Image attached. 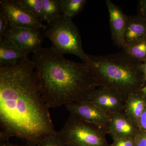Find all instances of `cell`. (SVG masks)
I'll return each instance as SVG.
<instances>
[{
	"label": "cell",
	"mask_w": 146,
	"mask_h": 146,
	"mask_svg": "<svg viewBox=\"0 0 146 146\" xmlns=\"http://www.w3.org/2000/svg\"><path fill=\"white\" fill-rule=\"evenodd\" d=\"M31 60L39 91L49 108L88 100L99 86L89 65L66 59L50 48L34 52Z\"/></svg>",
	"instance_id": "2"
},
{
	"label": "cell",
	"mask_w": 146,
	"mask_h": 146,
	"mask_svg": "<svg viewBox=\"0 0 146 146\" xmlns=\"http://www.w3.org/2000/svg\"><path fill=\"white\" fill-rule=\"evenodd\" d=\"M138 129L143 131L146 132V108L141 115L139 120Z\"/></svg>",
	"instance_id": "24"
},
{
	"label": "cell",
	"mask_w": 146,
	"mask_h": 146,
	"mask_svg": "<svg viewBox=\"0 0 146 146\" xmlns=\"http://www.w3.org/2000/svg\"><path fill=\"white\" fill-rule=\"evenodd\" d=\"M0 12L5 16L12 28L44 29L46 25L23 8L16 0H1Z\"/></svg>",
	"instance_id": "6"
},
{
	"label": "cell",
	"mask_w": 146,
	"mask_h": 146,
	"mask_svg": "<svg viewBox=\"0 0 146 146\" xmlns=\"http://www.w3.org/2000/svg\"><path fill=\"white\" fill-rule=\"evenodd\" d=\"M138 15L146 19V0L139 1L138 7Z\"/></svg>",
	"instance_id": "23"
},
{
	"label": "cell",
	"mask_w": 146,
	"mask_h": 146,
	"mask_svg": "<svg viewBox=\"0 0 146 146\" xmlns=\"http://www.w3.org/2000/svg\"><path fill=\"white\" fill-rule=\"evenodd\" d=\"M44 21L49 24L62 16L58 0H42Z\"/></svg>",
	"instance_id": "17"
},
{
	"label": "cell",
	"mask_w": 146,
	"mask_h": 146,
	"mask_svg": "<svg viewBox=\"0 0 146 146\" xmlns=\"http://www.w3.org/2000/svg\"><path fill=\"white\" fill-rule=\"evenodd\" d=\"M26 55L12 41L4 38L0 39V67L15 65Z\"/></svg>",
	"instance_id": "14"
},
{
	"label": "cell",
	"mask_w": 146,
	"mask_h": 146,
	"mask_svg": "<svg viewBox=\"0 0 146 146\" xmlns=\"http://www.w3.org/2000/svg\"><path fill=\"white\" fill-rule=\"evenodd\" d=\"M43 31L44 37L52 42L51 49L61 56L75 55L87 64L88 55L84 51L81 36L72 18L62 15L46 25Z\"/></svg>",
	"instance_id": "4"
},
{
	"label": "cell",
	"mask_w": 146,
	"mask_h": 146,
	"mask_svg": "<svg viewBox=\"0 0 146 146\" xmlns=\"http://www.w3.org/2000/svg\"><path fill=\"white\" fill-rule=\"evenodd\" d=\"M137 146H146V132L138 130V133L134 137Z\"/></svg>",
	"instance_id": "22"
},
{
	"label": "cell",
	"mask_w": 146,
	"mask_h": 146,
	"mask_svg": "<svg viewBox=\"0 0 146 146\" xmlns=\"http://www.w3.org/2000/svg\"><path fill=\"white\" fill-rule=\"evenodd\" d=\"M110 116L106 133L112 139L134 137L138 133V128L123 112L112 114Z\"/></svg>",
	"instance_id": "11"
},
{
	"label": "cell",
	"mask_w": 146,
	"mask_h": 146,
	"mask_svg": "<svg viewBox=\"0 0 146 146\" xmlns=\"http://www.w3.org/2000/svg\"><path fill=\"white\" fill-rule=\"evenodd\" d=\"M139 91L146 98V84L141 90H139Z\"/></svg>",
	"instance_id": "27"
},
{
	"label": "cell",
	"mask_w": 146,
	"mask_h": 146,
	"mask_svg": "<svg viewBox=\"0 0 146 146\" xmlns=\"http://www.w3.org/2000/svg\"><path fill=\"white\" fill-rule=\"evenodd\" d=\"M17 3L32 16L44 21L42 0H16Z\"/></svg>",
	"instance_id": "18"
},
{
	"label": "cell",
	"mask_w": 146,
	"mask_h": 146,
	"mask_svg": "<svg viewBox=\"0 0 146 146\" xmlns=\"http://www.w3.org/2000/svg\"><path fill=\"white\" fill-rule=\"evenodd\" d=\"M109 12L110 26L112 41L119 48H122L124 44L127 16L119 7L115 5L110 0L106 1Z\"/></svg>",
	"instance_id": "10"
},
{
	"label": "cell",
	"mask_w": 146,
	"mask_h": 146,
	"mask_svg": "<svg viewBox=\"0 0 146 146\" xmlns=\"http://www.w3.org/2000/svg\"><path fill=\"white\" fill-rule=\"evenodd\" d=\"M112 139L113 142L110 146H137L134 137L118 138Z\"/></svg>",
	"instance_id": "20"
},
{
	"label": "cell",
	"mask_w": 146,
	"mask_h": 146,
	"mask_svg": "<svg viewBox=\"0 0 146 146\" xmlns=\"http://www.w3.org/2000/svg\"><path fill=\"white\" fill-rule=\"evenodd\" d=\"M110 115L123 112L125 98L121 94L104 86H98L88 100Z\"/></svg>",
	"instance_id": "9"
},
{
	"label": "cell",
	"mask_w": 146,
	"mask_h": 146,
	"mask_svg": "<svg viewBox=\"0 0 146 146\" xmlns=\"http://www.w3.org/2000/svg\"><path fill=\"white\" fill-rule=\"evenodd\" d=\"M11 28L5 16L0 12V39L6 35Z\"/></svg>",
	"instance_id": "21"
},
{
	"label": "cell",
	"mask_w": 146,
	"mask_h": 146,
	"mask_svg": "<svg viewBox=\"0 0 146 146\" xmlns=\"http://www.w3.org/2000/svg\"><path fill=\"white\" fill-rule=\"evenodd\" d=\"M42 30L28 28H11L3 38L12 41L26 54L28 55L42 48L44 36Z\"/></svg>",
	"instance_id": "8"
},
{
	"label": "cell",
	"mask_w": 146,
	"mask_h": 146,
	"mask_svg": "<svg viewBox=\"0 0 146 146\" xmlns=\"http://www.w3.org/2000/svg\"><path fill=\"white\" fill-rule=\"evenodd\" d=\"M62 15L72 18L83 10L86 0H58Z\"/></svg>",
	"instance_id": "15"
},
{
	"label": "cell",
	"mask_w": 146,
	"mask_h": 146,
	"mask_svg": "<svg viewBox=\"0 0 146 146\" xmlns=\"http://www.w3.org/2000/svg\"><path fill=\"white\" fill-rule=\"evenodd\" d=\"M87 65L91 68L99 86L128 95L141 90L146 84L140 69L141 63L123 51L105 56L87 54Z\"/></svg>",
	"instance_id": "3"
},
{
	"label": "cell",
	"mask_w": 146,
	"mask_h": 146,
	"mask_svg": "<svg viewBox=\"0 0 146 146\" xmlns=\"http://www.w3.org/2000/svg\"><path fill=\"white\" fill-rule=\"evenodd\" d=\"M0 146H37L36 144L31 143H27L25 145H14L9 143L8 141H1Z\"/></svg>",
	"instance_id": "25"
},
{
	"label": "cell",
	"mask_w": 146,
	"mask_h": 146,
	"mask_svg": "<svg viewBox=\"0 0 146 146\" xmlns=\"http://www.w3.org/2000/svg\"><path fill=\"white\" fill-rule=\"evenodd\" d=\"M37 146H65L56 135H46L36 143Z\"/></svg>",
	"instance_id": "19"
},
{
	"label": "cell",
	"mask_w": 146,
	"mask_h": 146,
	"mask_svg": "<svg viewBox=\"0 0 146 146\" xmlns=\"http://www.w3.org/2000/svg\"><path fill=\"white\" fill-rule=\"evenodd\" d=\"M146 108V98L139 91L128 95L125 99L123 112L138 129L141 115Z\"/></svg>",
	"instance_id": "13"
},
{
	"label": "cell",
	"mask_w": 146,
	"mask_h": 146,
	"mask_svg": "<svg viewBox=\"0 0 146 146\" xmlns=\"http://www.w3.org/2000/svg\"><path fill=\"white\" fill-rule=\"evenodd\" d=\"M146 38V19L138 14L127 16L123 46L131 44Z\"/></svg>",
	"instance_id": "12"
},
{
	"label": "cell",
	"mask_w": 146,
	"mask_h": 146,
	"mask_svg": "<svg viewBox=\"0 0 146 146\" xmlns=\"http://www.w3.org/2000/svg\"><path fill=\"white\" fill-rule=\"evenodd\" d=\"M65 106L70 114L97 126L106 132L110 120V115L102 110L91 101L85 100L76 102Z\"/></svg>",
	"instance_id": "7"
},
{
	"label": "cell",
	"mask_w": 146,
	"mask_h": 146,
	"mask_svg": "<svg viewBox=\"0 0 146 146\" xmlns=\"http://www.w3.org/2000/svg\"><path fill=\"white\" fill-rule=\"evenodd\" d=\"M106 134L97 126L70 114L56 136L65 146H110Z\"/></svg>",
	"instance_id": "5"
},
{
	"label": "cell",
	"mask_w": 146,
	"mask_h": 146,
	"mask_svg": "<svg viewBox=\"0 0 146 146\" xmlns=\"http://www.w3.org/2000/svg\"><path fill=\"white\" fill-rule=\"evenodd\" d=\"M140 69L143 73L144 80L146 82V61L141 63L140 65Z\"/></svg>",
	"instance_id": "26"
},
{
	"label": "cell",
	"mask_w": 146,
	"mask_h": 146,
	"mask_svg": "<svg viewBox=\"0 0 146 146\" xmlns=\"http://www.w3.org/2000/svg\"><path fill=\"white\" fill-rule=\"evenodd\" d=\"M123 51L133 60L143 63L146 61V38L130 45L123 46Z\"/></svg>",
	"instance_id": "16"
},
{
	"label": "cell",
	"mask_w": 146,
	"mask_h": 146,
	"mask_svg": "<svg viewBox=\"0 0 146 146\" xmlns=\"http://www.w3.org/2000/svg\"><path fill=\"white\" fill-rule=\"evenodd\" d=\"M49 108L27 55L15 65L0 67V141L16 136L36 144L43 136L56 135Z\"/></svg>",
	"instance_id": "1"
}]
</instances>
